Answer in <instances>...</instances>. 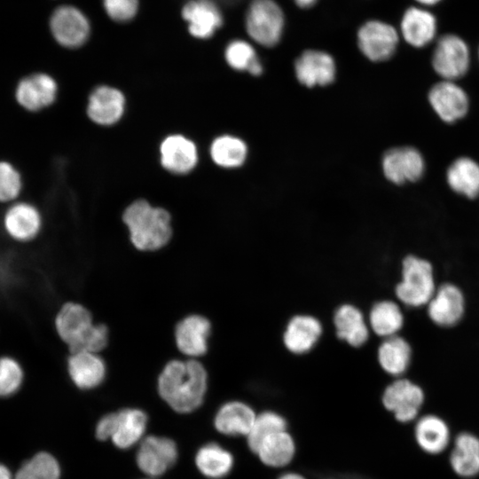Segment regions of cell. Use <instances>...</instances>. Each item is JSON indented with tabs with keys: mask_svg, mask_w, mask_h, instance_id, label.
<instances>
[{
	"mask_svg": "<svg viewBox=\"0 0 479 479\" xmlns=\"http://www.w3.org/2000/svg\"><path fill=\"white\" fill-rule=\"evenodd\" d=\"M385 177L395 185L415 182L424 175L426 163L421 153L412 146L394 147L381 161Z\"/></svg>",
	"mask_w": 479,
	"mask_h": 479,
	"instance_id": "obj_9",
	"label": "cell"
},
{
	"mask_svg": "<svg viewBox=\"0 0 479 479\" xmlns=\"http://www.w3.org/2000/svg\"><path fill=\"white\" fill-rule=\"evenodd\" d=\"M256 414L247 404L232 401L224 404L216 412L215 427L226 436H247Z\"/></svg>",
	"mask_w": 479,
	"mask_h": 479,
	"instance_id": "obj_26",
	"label": "cell"
},
{
	"mask_svg": "<svg viewBox=\"0 0 479 479\" xmlns=\"http://www.w3.org/2000/svg\"><path fill=\"white\" fill-rule=\"evenodd\" d=\"M181 13L189 34L196 39H210L224 25L223 11L214 0H189Z\"/></svg>",
	"mask_w": 479,
	"mask_h": 479,
	"instance_id": "obj_10",
	"label": "cell"
},
{
	"mask_svg": "<svg viewBox=\"0 0 479 479\" xmlns=\"http://www.w3.org/2000/svg\"><path fill=\"white\" fill-rule=\"evenodd\" d=\"M67 372L76 388L89 390L99 387L106 381L107 365L101 354L80 351L68 354Z\"/></svg>",
	"mask_w": 479,
	"mask_h": 479,
	"instance_id": "obj_15",
	"label": "cell"
},
{
	"mask_svg": "<svg viewBox=\"0 0 479 479\" xmlns=\"http://www.w3.org/2000/svg\"><path fill=\"white\" fill-rule=\"evenodd\" d=\"M224 56L227 65L234 70L247 71L252 75H260L263 73V64L255 43L249 39L231 40L224 48Z\"/></svg>",
	"mask_w": 479,
	"mask_h": 479,
	"instance_id": "obj_31",
	"label": "cell"
},
{
	"mask_svg": "<svg viewBox=\"0 0 479 479\" xmlns=\"http://www.w3.org/2000/svg\"><path fill=\"white\" fill-rule=\"evenodd\" d=\"M122 222L131 245L141 252H156L167 247L173 237L171 216L168 210L139 199L123 211Z\"/></svg>",
	"mask_w": 479,
	"mask_h": 479,
	"instance_id": "obj_3",
	"label": "cell"
},
{
	"mask_svg": "<svg viewBox=\"0 0 479 479\" xmlns=\"http://www.w3.org/2000/svg\"><path fill=\"white\" fill-rule=\"evenodd\" d=\"M287 423L283 417L273 412H264L258 415L247 436L251 451L255 452L259 445L275 433L286 430Z\"/></svg>",
	"mask_w": 479,
	"mask_h": 479,
	"instance_id": "obj_36",
	"label": "cell"
},
{
	"mask_svg": "<svg viewBox=\"0 0 479 479\" xmlns=\"http://www.w3.org/2000/svg\"><path fill=\"white\" fill-rule=\"evenodd\" d=\"M58 85L49 75L36 73L26 76L17 85V102L25 109L38 111L51 105L57 97Z\"/></svg>",
	"mask_w": 479,
	"mask_h": 479,
	"instance_id": "obj_17",
	"label": "cell"
},
{
	"mask_svg": "<svg viewBox=\"0 0 479 479\" xmlns=\"http://www.w3.org/2000/svg\"><path fill=\"white\" fill-rule=\"evenodd\" d=\"M116 414V427L111 439L121 449L130 448L143 436L147 416L142 410L137 408H124Z\"/></svg>",
	"mask_w": 479,
	"mask_h": 479,
	"instance_id": "obj_29",
	"label": "cell"
},
{
	"mask_svg": "<svg viewBox=\"0 0 479 479\" xmlns=\"http://www.w3.org/2000/svg\"><path fill=\"white\" fill-rule=\"evenodd\" d=\"M60 468L53 456L39 452L24 463L15 479H59Z\"/></svg>",
	"mask_w": 479,
	"mask_h": 479,
	"instance_id": "obj_37",
	"label": "cell"
},
{
	"mask_svg": "<svg viewBox=\"0 0 479 479\" xmlns=\"http://www.w3.org/2000/svg\"><path fill=\"white\" fill-rule=\"evenodd\" d=\"M412 349L402 337L394 335L385 338L378 349V361L381 368L390 375L403 374L410 365Z\"/></svg>",
	"mask_w": 479,
	"mask_h": 479,
	"instance_id": "obj_30",
	"label": "cell"
},
{
	"mask_svg": "<svg viewBox=\"0 0 479 479\" xmlns=\"http://www.w3.org/2000/svg\"><path fill=\"white\" fill-rule=\"evenodd\" d=\"M465 311V299L461 290L446 283L436 290L428 303V314L436 325L449 327L460 321Z\"/></svg>",
	"mask_w": 479,
	"mask_h": 479,
	"instance_id": "obj_18",
	"label": "cell"
},
{
	"mask_svg": "<svg viewBox=\"0 0 479 479\" xmlns=\"http://www.w3.org/2000/svg\"><path fill=\"white\" fill-rule=\"evenodd\" d=\"M116 412L108 413L103 416L97 424L96 436L99 440L112 438L116 427Z\"/></svg>",
	"mask_w": 479,
	"mask_h": 479,
	"instance_id": "obj_41",
	"label": "cell"
},
{
	"mask_svg": "<svg viewBox=\"0 0 479 479\" xmlns=\"http://www.w3.org/2000/svg\"><path fill=\"white\" fill-rule=\"evenodd\" d=\"M436 31V19L428 10L412 6L404 12L400 21V34L411 46H427L435 39Z\"/></svg>",
	"mask_w": 479,
	"mask_h": 479,
	"instance_id": "obj_22",
	"label": "cell"
},
{
	"mask_svg": "<svg viewBox=\"0 0 479 479\" xmlns=\"http://www.w3.org/2000/svg\"><path fill=\"white\" fill-rule=\"evenodd\" d=\"M428 98L437 116L446 123L461 120L468 112V96L454 81L442 80L434 84Z\"/></svg>",
	"mask_w": 479,
	"mask_h": 479,
	"instance_id": "obj_12",
	"label": "cell"
},
{
	"mask_svg": "<svg viewBox=\"0 0 479 479\" xmlns=\"http://www.w3.org/2000/svg\"><path fill=\"white\" fill-rule=\"evenodd\" d=\"M25 372L20 363L10 356L0 359V394L4 397L14 395L22 386Z\"/></svg>",
	"mask_w": 479,
	"mask_h": 479,
	"instance_id": "obj_38",
	"label": "cell"
},
{
	"mask_svg": "<svg viewBox=\"0 0 479 479\" xmlns=\"http://www.w3.org/2000/svg\"><path fill=\"white\" fill-rule=\"evenodd\" d=\"M177 459L174 441L167 437L150 436L143 439L137 452L140 470L152 476L162 475Z\"/></svg>",
	"mask_w": 479,
	"mask_h": 479,
	"instance_id": "obj_16",
	"label": "cell"
},
{
	"mask_svg": "<svg viewBox=\"0 0 479 479\" xmlns=\"http://www.w3.org/2000/svg\"><path fill=\"white\" fill-rule=\"evenodd\" d=\"M321 333L322 326L317 318L308 315H298L287 324L283 340L288 350L302 354L311 349Z\"/></svg>",
	"mask_w": 479,
	"mask_h": 479,
	"instance_id": "obj_25",
	"label": "cell"
},
{
	"mask_svg": "<svg viewBox=\"0 0 479 479\" xmlns=\"http://www.w3.org/2000/svg\"><path fill=\"white\" fill-rule=\"evenodd\" d=\"M198 469L205 476L220 479L227 475L233 466V457L225 449L216 444L202 446L195 456Z\"/></svg>",
	"mask_w": 479,
	"mask_h": 479,
	"instance_id": "obj_33",
	"label": "cell"
},
{
	"mask_svg": "<svg viewBox=\"0 0 479 479\" xmlns=\"http://www.w3.org/2000/svg\"><path fill=\"white\" fill-rule=\"evenodd\" d=\"M160 156L162 167L174 174L189 173L198 162L195 144L179 134L169 135L162 140Z\"/></svg>",
	"mask_w": 479,
	"mask_h": 479,
	"instance_id": "obj_21",
	"label": "cell"
},
{
	"mask_svg": "<svg viewBox=\"0 0 479 479\" xmlns=\"http://www.w3.org/2000/svg\"><path fill=\"white\" fill-rule=\"evenodd\" d=\"M417 3L422 5H434L439 3L441 0H415Z\"/></svg>",
	"mask_w": 479,
	"mask_h": 479,
	"instance_id": "obj_45",
	"label": "cell"
},
{
	"mask_svg": "<svg viewBox=\"0 0 479 479\" xmlns=\"http://www.w3.org/2000/svg\"><path fill=\"white\" fill-rule=\"evenodd\" d=\"M424 398L419 385L407 379H398L385 389L382 404L397 421L408 423L417 418Z\"/></svg>",
	"mask_w": 479,
	"mask_h": 479,
	"instance_id": "obj_8",
	"label": "cell"
},
{
	"mask_svg": "<svg viewBox=\"0 0 479 479\" xmlns=\"http://www.w3.org/2000/svg\"><path fill=\"white\" fill-rule=\"evenodd\" d=\"M0 479H12L10 470L4 465L0 467Z\"/></svg>",
	"mask_w": 479,
	"mask_h": 479,
	"instance_id": "obj_43",
	"label": "cell"
},
{
	"mask_svg": "<svg viewBox=\"0 0 479 479\" xmlns=\"http://www.w3.org/2000/svg\"><path fill=\"white\" fill-rule=\"evenodd\" d=\"M42 226L43 220L38 209L27 202L13 204L4 216V227L8 237L19 243L35 240Z\"/></svg>",
	"mask_w": 479,
	"mask_h": 479,
	"instance_id": "obj_19",
	"label": "cell"
},
{
	"mask_svg": "<svg viewBox=\"0 0 479 479\" xmlns=\"http://www.w3.org/2000/svg\"><path fill=\"white\" fill-rule=\"evenodd\" d=\"M357 44L360 52L369 60L382 62L396 52L399 35L390 24L380 20H368L357 30Z\"/></svg>",
	"mask_w": 479,
	"mask_h": 479,
	"instance_id": "obj_7",
	"label": "cell"
},
{
	"mask_svg": "<svg viewBox=\"0 0 479 479\" xmlns=\"http://www.w3.org/2000/svg\"><path fill=\"white\" fill-rule=\"evenodd\" d=\"M107 15L118 22L133 19L138 9L137 0H103Z\"/></svg>",
	"mask_w": 479,
	"mask_h": 479,
	"instance_id": "obj_40",
	"label": "cell"
},
{
	"mask_svg": "<svg viewBox=\"0 0 479 479\" xmlns=\"http://www.w3.org/2000/svg\"><path fill=\"white\" fill-rule=\"evenodd\" d=\"M431 62L434 71L442 80L456 82L469 69V47L457 35H444L436 43Z\"/></svg>",
	"mask_w": 479,
	"mask_h": 479,
	"instance_id": "obj_6",
	"label": "cell"
},
{
	"mask_svg": "<svg viewBox=\"0 0 479 479\" xmlns=\"http://www.w3.org/2000/svg\"><path fill=\"white\" fill-rule=\"evenodd\" d=\"M211 331L210 321L200 314H190L180 318L174 327L177 350L187 358L203 356L208 350Z\"/></svg>",
	"mask_w": 479,
	"mask_h": 479,
	"instance_id": "obj_13",
	"label": "cell"
},
{
	"mask_svg": "<svg viewBox=\"0 0 479 479\" xmlns=\"http://www.w3.org/2000/svg\"><path fill=\"white\" fill-rule=\"evenodd\" d=\"M50 28L54 39L67 48L82 46L90 32L87 17L79 9L70 5L60 6L53 12Z\"/></svg>",
	"mask_w": 479,
	"mask_h": 479,
	"instance_id": "obj_11",
	"label": "cell"
},
{
	"mask_svg": "<svg viewBox=\"0 0 479 479\" xmlns=\"http://www.w3.org/2000/svg\"><path fill=\"white\" fill-rule=\"evenodd\" d=\"M247 153V145L239 137L224 135L210 145L213 161L223 168H237L243 164Z\"/></svg>",
	"mask_w": 479,
	"mask_h": 479,
	"instance_id": "obj_35",
	"label": "cell"
},
{
	"mask_svg": "<svg viewBox=\"0 0 479 479\" xmlns=\"http://www.w3.org/2000/svg\"><path fill=\"white\" fill-rule=\"evenodd\" d=\"M436 290L431 263L414 255L406 256L402 264V279L396 287L398 300L409 307H421L428 305Z\"/></svg>",
	"mask_w": 479,
	"mask_h": 479,
	"instance_id": "obj_5",
	"label": "cell"
},
{
	"mask_svg": "<svg viewBox=\"0 0 479 479\" xmlns=\"http://www.w3.org/2000/svg\"><path fill=\"white\" fill-rule=\"evenodd\" d=\"M22 182L18 170L9 162L0 165V199L8 202L16 199L21 190Z\"/></svg>",
	"mask_w": 479,
	"mask_h": 479,
	"instance_id": "obj_39",
	"label": "cell"
},
{
	"mask_svg": "<svg viewBox=\"0 0 479 479\" xmlns=\"http://www.w3.org/2000/svg\"><path fill=\"white\" fill-rule=\"evenodd\" d=\"M54 327L68 354L89 351L101 354L109 342V328L95 322L93 314L83 304L66 302L54 318Z\"/></svg>",
	"mask_w": 479,
	"mask_h": 479,
	"instance_id": "obj_2",
	"label": "cell"
},
{
	"mask_svg": "<svg viewBox=\"0 0 479 479\" xmlns=\"http://www.w3.org/2000/svg\"><path fill=\"white\" fill-rule=\"evenodd\" d=\"M337 336L353 347L362 346L368 339L369 331L362 312L353 305L339 307L334 317Z\"/></svg>",
	"mask_w": 479,
	"mask_h": 479,
	"instance_id": "obj_28",
	"label": "cell"
},
{
	"mask_svg": "<svg viewBox=\"0 0 479 479\" xmlns=\"http://www.w3.org/2000/svg\"><path fill=\"white\" fill-rule=\"evenodd\" d=\"M478 59H479V49H478Z\"/></svg>",
	"mask_w": 479,
	"mask_h": 479,
	"instance_id": "obj_46",
	"label": "cell"
},
{
	"mask_svg": "<svg viewBox=\"0 0 479 479\" xmlns=\"http://www.w3.org/2000/svg\"><path fill=\"white\" fill-rule=\"evenodd\" d=\"M414 437L419 447L428 454H439L448 446L451 432L440 417L428 414L420 417L414 427Z\"/></svg>",
	"mask_w": 479,
	"mask_h": 479,
	"instance_id": "obj_23",
	"label": "cell"
},
{
	"mask_svg": "<svg viewBox=\"0 0 479 479\" xmlns=\"http://www.w3.org/2000/svg\"><path fill=\"white\" fill-rule=\"evenodd\" d=\"M372 330L379 336L389 338L397 335L404 324L400 307L392 301L376 302L369 315Z\"/></svg>",
	"mask_w": 479,
	"mask_h": 479,
	"instance_id": "obj_34",
	"label": "cell"
},
{
	"mask_svg": "<svg viewBox=\"0 0 479 479\" xmlns=\"http://www.w3.org/2000/svg\"><path fill=\"white\" fill-rule=\"evenodd\" d=\"M453 472L463 478H472L479 474V438L469 432L458 434L450 454Z\"/></svg>",
	"mask_w": 479,
	"mask_h": 479,
	"instance_id": "obj_24",
	"label": "cell"
},
{
	"mask_svg": "<svg viewBox=\"0 0 479 479\" xmlns=\"http://www.w3.org/2000/svg\"><path fill=\"white\" fill-rule=\"evenodd\" d=\"M301 10H310L315 7L319 0H291Z\"/></svg>",
	"mask_w": 479,
	"mask_h": 479,
	"instance_id": "obj_42",
	"label": "cell"
},
{
	"mask_svg": "<svg viewBox=\"0 0 479 479\" xmlns=\"http://www.w3.org/2000/svg\"><path fill=\"white\" fill-rule=\"evenodd\" d=\"M123 93L112 86L101 85L90 93L87 114L95 123L109 126L121 120L125 110Z\"/></svg>",
	"mask_w": 479,
	"mask_h": 479,
	"instance_id": "obj_20",
	"label": "cell"
},
{
	"mask_svg": "<svg viewBox=\"0 0 479 479\" xmlns=\"http://www.w3.org/2000/svg\"><path fill=\"white\" fill-rule=\"evenodd\" d=\"M446 181L456 193L468 199L479 195V164L469 157H459L446 171Z\"/></svg>",
	"mask_w": 479,
	"mask_h": 479,
	"instance_id": "obj_27",
	"label": "cell"
},
{
	"mask_svg": "<svg viewBox=\"0 0 479 479\" xmlns=\"http://www.w3.org/2000/svg\"><path fill=\"white\" fill-rule=\"evenodd\" d=\"M156 381L159 396L177 412H193L203 403L208 388V373L198 359H170Z\"/></svg>",
	"mask_w": 479,
	"mask_h": 479,
	"instance_id": "obj_1",
	"label": "cell"
},
{
	"mask_svg": "<svg viewBox=\"0 0 479 479\" xmlns=\"http://www.w3.org/2000/svg\"><path fill=\"white\" fill-rule=\"evenodd\" d=\"M279 479H305V478L295 473H288V474L283 475Z\"/></svg>",
	"mask_w": 479,
	"mask_h": 479,
	"instance_id": "obj_44",
	"label": "cell"
},
{
	"mask_svg": "<svg viewBox=\"0 0 479 479\" xmlns=\"http://www.w3.org/2000/svg\"><path fill=\"white\" fill-rule=\"evenodd\" d=\"M243 25L251 42L272 48L283 38L287 16L277 0H251L244 13Z\"/></svg>",
	"mask_w": 479,
	"mask_h": 479,
	"instance_id": "obj_4",
	"label": "cell"
},
{
	"mask_svg": "<svg viewBox=\"0 0 479 479\" xmlns=\"http://www.w3.org/2000/svg\"><path fill=\"white\" fill-rule=\"evenodd\" d=\"M297 80L307 87L325 86L334 82L336 65L334 57L321 50L303 51L294 61Z\"/></svg>",
	"mask_w": 479,
	"mask_h": 479,
	"instance_id": "obj_14",
	"label": "cell"
},
{
	"mask_svg": "<svg viewBox=\"0 0 479 479\" xmlns=\"http://www.w3.org/2000/svg\"><path fill=\"white\" fill-rule=\"evenodd\" d=\"M294 452L295 447L292 436L283 430L266 438L259 445L255 453L265 465L279 467L292 460Z\"/></svg>",
	"mask_w": 479,
	"mask_h": 479,
	"instance_id": "obj_32",
	"label": "cell"
}]
</instances>
